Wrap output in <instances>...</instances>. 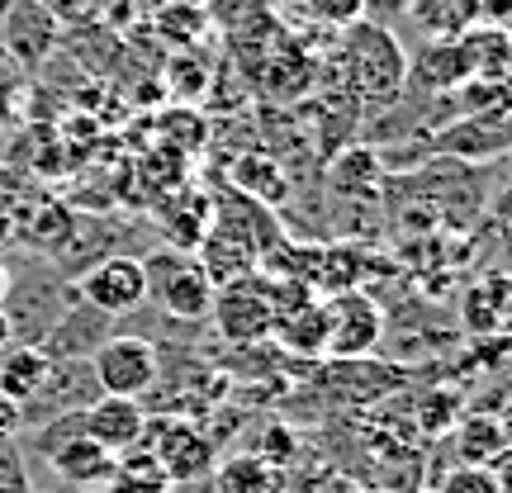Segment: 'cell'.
<instances>
[{
	"mask_svg": "<svg viewBox=\"0 0 512 493\" xmlns=\"http://www.w3.org/2000/svg\"><path fill=\"white\" fill-rule=\"evenodd\" d=\"M209 214H214V204L204 200L200 190H171V204L162 209L166 247L195 252V247H200V238L209 233Z\"/></svg>",
	"mask_w": 512,
	"mask_h": 493,
	"instance_id": "obj_22",
	"label": "cell"
},
{
	"mask_svg": "<svg viewBox=\"0 0 512 493\" xmlns=\"http://www.w3.org/2000/svg\"><path fill=\"white\" fill-rule=\"evenodd\" d=\"M76 299H86L91 309L110 313V318H128L147 304V285H143V256L110 252L100 256L91 271H81L72 280Z\"/></svg>",
	"mask_w": 512,
	"mask_h": 493,
	"instance_id": "obj_8",
	"label": "cell"
},
{
	"mask_svg": "<svg viewBox=\"0 0 512 493\" xmlns=\"http://www.w3.org/2000/svg\"><path fill=\"white\" fill-rule=\"evenodd\" d=\"M337 72L347 81V91L361 100V105H389L399 100L408 86V53L403 43L384 24H370V19H356L347 24V38L337 48Z\"/></svg>",
	"mask_w": 512,
	"mask_h": 493,
	"instance_id": "obj_1",
	"label": "cell"
},
{
	"mask_svg": "<svg viewBox=\"0 0 512 493\" xmlns=\"http://www.w3.org/2000/svg\"><path fill=\"white\" fill-rule=\"evenodd\" d=\"M228 185L242 190L247 200L266 204V209L290 200V176H285V166L275 162L271 152H247V157H238L233 171H228Z\"/></svg>",
	"mask_w": 512,
	"mask_h": 493,
	"instance_id": "obj_19",
	"label": "cell"
},
{
	"mask_svg": "<svg viewBox=\"0 0 512 493\" xmlns=\"http://www.w3.org/2000/svg\"><path fill=\"white\" fill-rule=\"evenodd\" d=\"M323 318H328L323 356H332V361H356V356H375V351H380L384 309L361 285L323 294Z\"/></svg>",
	"mask_w": 512,
	"mask_h": 493,
	"instance_id": "obj_6",
	"label": "cell"
},
{
	"mask_svg": "<svg viewBox=\"0 0 512 493\" xmlns=\"http://www.w3.org/2000/svg\"><path fill=\"white\" fill-rule=\"evenodd\" d=\"M5 280H10V261L0 256V294H5Z\"/></svg>",
	"mask_w": 512,
	"mask_h": 493,
	"instance_id": "obj_35",
	"label": "cell"
},
{
	"mask_svg": "<svg viewBox=\"0 0 512 493\" xmlns=\"http://www.w3.org/2000/svg\"><path fill=\"white\" fill-rule=\"evenodd\" d=\"M456 456L460 465H484V470H503L508 460V422L503 413H460L456 422Z\"/></svg>",
	"mask_w": 512,
	"mask_h": 493,
	"instance_id": "obj_15",
	"label": "cell"
},
{
	"mask_svg": "<svg viewBox=\"0 0 512 493\" xmlns=\"http://www.w3.org/2000/svg\"><path fill=\"white\" fill-rule=\"evenodd\" d=\"M24 432V422H19V403L10 394H0V441H15Z\"/></svg>",
	"mask_w": 512,
	"mask_h": 493,
	"instance_id": "obj_29",
	"label": "cell"
},
{
	"mask_svg": "<svg viewBox=\"0 0 512 493\" xmlns=\"http://www.w3.org/2000/svg\"><path fill=\"white\" fill-rule=\"evenodd\" d=\"M15 124V86L10 81H0V133Z\"/></svg>",
	"mask_w": 512,
	"mask_h": 493,
	"instance_id": "obj_32",
	"label": "cell"
},
{
	"mask_svg": "<svg viewBox=\"0 0 512 493\" xmlns=\"http://www.w3.org/2000/svg\"><path fill=\"white\" fill-rule=\"evenodd\" d=\"M432 147L451 152V157H465V162H498L508 152V124L503 119H460V124L441 128Z\"/></svg>",
	"mask_w": 512,
	"mask_h": 493,
	"instance_id": "obj_16",
	"label": "cell"
},
{
	"mask_svg": "<svg viewBox=\"0 0 512 493\" xmlns=\"http://www.w3.org/2000/svg\"><path fill=\"white\" fill-rule=\"evenodd\" d=\"M456 43H460L470 81H508V29H498V24H470Z\"/></svg>",
	"mask_w": 512,
	"mask_h": 493,
	"instance_id": "obj_20",
	"label": "cell"
},
{
	"mask_svg": "<svg viewBox=\"0 0 512 493\" xmlns=\"http://www.w3.org/2000/svg\"><path fill=\"white\" fill-rule=\"evenodd\" d=\"M271 337L294 356H323V337H328V318H323V299H299L290 309L275 313Z\"/></svg>",
	"mask_w": 512,
	"mask_h": 493,
	"instance_id": "obj_18",
	"label": "cell"
},
{
	"mask_svg": "<svg viewBox=\"0 0 512 493\" xmlns=\"http://www.w3.org/2000/svg\"><path fill=\"white\" fill-rule=\"evenodd\" d=\"M10 342H15V337H10V323H5V313H0V351L10 347Z\"/></svg>",
	"mask_w": 512,
	"mask_h": 493,
	"instance_id": "obj_34",
	"label": "cell"
},
{
	"mask_svg": "<svg viewBox=\"0 0 512 493\" xmlns=\"http://www.w3.org/2000/svg\"><path fill=\"white\" fill-rule=\"evenodd\" d=\"M432 493H508V489H503V475H498V470H484V465H456V470L441 475V484Z\"/></svg>",
	"mask_w": 512,
	"mask_h": 493,
	"instance_id": "obj_26",
	"label": "cell"
},
{
	"mask_svg": "<svg viewBox=\"0 0 512 493\" xmlns=\"http://www.w3.org/2000/svg\"><path fill=\"white\" fill-rule=\"evenodd\" d=\"M209 318H214L223 342H233V347H261V342H271L275 304H271L266 280L242 275V280H228V285H214Z\"/></svg>",
	"mask_w": 512,
	"mask_h": 493,
	"instance_id": "obj_7",
	"label": "cell"
},
{
	"mask_svg": "<svg viewBox=\"0 0 512 493\" xmlns=\"http://www.w3.org/2000/svg\"><path fill=\"white\" fill-rule=\"evenodd\" d=\"M427 493H432V489H427Z\"/></svg>",
	"mask_w": 512,
	"mask_h": 493,
	"instance_id": "obj_36",
	"label": "cell"
},
{
	"mask_svg": "<svg viewBox=\"0 0 512 493\" xmlns=\"http://www.w3.org/2000/svg\"><path fill=\"white\" fill-rule=\"evenodd\" d=\"M223 493H275V465L261 456H233L228 465H214Z\"/></svg>",
	"mask_w": 512,
	"mask_h": 493,
	"instance_id": "obj_25",
	"label": "cell"
},
{
	"mask_svg": "<svg viewBox=\"0 0 512 493\" xmlns=\"http://www.w3.org/2000/svg\"><path fill=\"white\" fill-rule=\"evenodd\" d=\"M508 275L503 271H489L479 275L470 294H465V328L475 332V337H503V323H508Z\"/></svg>",
	"mask_w": 512,
	"mask_h": 493,
	"instance_id": "obj_21",
	"label": "cell"
},
{
	"mask_svg": "<svg viewBox=\"0 0 512 493\" xmlns=\"http://www.w3.org/2000/svg\"><path fill=\"white\" fill-rule=\"evenodd\" d=\"M48 351L29 347V342H10L0 351V394H10L15 403H24L38 389V380L48 375Z\"/></svg>",
	"mask_w": 512,
	"mask_h": 493,
	"instance_id": "obj_23",
	"label": "cell"
},
{
	"mask_svg": "<svg viewBox=\"0 0 512 493\" xmlns=\"http://www.w3.org/2000/svg\"><path fill=\"white\" fill-rule=\"evenodd\" d=\"M57 24L62 19H53L38 0H0V48L24 72L48 62V53L57 48Z\"/></svg>",
	"mask_w": 512,
	"mask_h": 493,
	"instance_id": "obj_10",
	"label": "cell"
},
{
	"mask_svg": "<svg viewBox=\"0 0 512 493\" xmlns=\"http://www.w3.org/2000/svg\"><path fill=\"white\" fill-rule=\"evenodd\" d=\"M370 0H309V10L318 19H328V24H337V29H347V24H356V19L366 15Z\"/></svg>",
	"mask_w": 512,
	"mask_h": 493,
	"instance_id": "obj_27",
	"label": "cell"
},
{
	"mask_svg": "<svg viewBox=\"0 0 512 493\" xmlns=\"http://www.w3.org/2000/svg\"><path fill=\"white\" fill-rule=\"evenodd\" d=\"M460 81H470L465 72V57H460V43L456 38H427L418 53L408 57V81L403 86H413L422 95H451Z\"/></svg>",
	"mask_w": 512,
	"mask_h": 493,
	"instance_id": "obj_14",
	"label": "cell"
},
{
	"mask_svg": "<svg viewBox=\"0 0 512 493\" xmlns=\"http://www.w3.org/2000/svg\"><path fill=\"white\" fill-rule=\"evenodd\" d=\"M119 318H110V313L91 309L86 299H72L67 309H62V318L53 323V332L43 337V351H48V361H86L114 328Z\"/></svg>",
	"mask_w": 512,
	"mask_h": 493,
	"instance_id": "obj_12",
	"label": "cell"
},
{
	"mask_svg": "<svg viewBox=\"0 0 512 493\" xmlns=\"http://www.w3.org/2000/svg\"><path fill=\"white\" fill-rule=\"evenodd\" d=\"M95 399H100V384H95V375H91V361H53L48 375L38 380L34 394L19 403V422H24V432H29L38 422L76 413V408H86V403H95Z\"/></svg>",
	"mask_w": 512,
	"mask_h": 493,
	"instance_id": "obj_9",
	"label": "cell"
},
{
	"mask_svg": "<svg viewBox=\"0 0 512 493\" xmlns=\"http://www.w3.org/2000/svg\"><path fill=\"white\" fill-rule=\"evenodd\" d=\"M81 432L91 441H100L105 451L124 456L133 446H143L147 432V408L143 399H119V394H100L95 403L81 408Z\"/></svg>",
	"mask_w": 512,
	"mask_h": 493,
	"instance_id": "obj_11",
	"label": "cell"
},
{
	"mask_svg": "<svg viewBox=\"0 0 512 493\" xmlns=\"http://www.w3.org/2000/svg\"><path fill=\"white\" fill-rule=\"evenodd\" d=\"M15 200H19V176L0 166V214H5L10 223H15Z\"/></svg>",
	"mask_w": 512,
	"mask_h": 493,
	"instance_id": "obj_30",
	"label": "cell"
},
{
	"mask_svg": "<svg viewBox=\"0 0 512 493\" xmlns=\"http://www.w3.org/2000/svg\"><path fill=\"white\" fill-rule=\"evenodd\" d=\"M10 242H15V223H10V219H5V214H0V252H5Z\"/></svg>",
	"mask_w": 512,
	"mask_h": 493,
	"instance_id": "obj_33",
	"label": "cell"
},
{
	"mask_svg": "<svg viewBox=\"0 0 512 493\" xmlns=\"http://www.w3.org/2000/svg\"><path fill=\"white\" fill-rule=\"evenodd\" d=\"M143 285L147 304L171 318V323H209L214 304V280L204 275L200 256L181 247H157L143 256Z\"/></svg>",
	"mask_w": 512,
	"mask_h": 493,
	"instance_id": "obj_3",
	"label": "cell"
},
{
	"mask_svg": "<svg viewBox=\"0 0 512 493\" xmlns=\"http://www.w3.org/2000/svg\"><path fill=\"white\" fill-rule=\"evenodd\" d=\"M143 446L152 451L157 470L166 475V484H204L219 465V446L214 437L195 427L190 418H147Z\"/></svg>",
	"mask_w": 512,
	"mask_h": 493,
	"instance_id": "obj_5",
	"label": "cell"
},
{
	"mask_svg": "<svg viewBox=\"0 0 512 493\" xmlns=\"http://www.w3.org/2000/svg\"><path fill=\"white\" fill-rule=\"evenodd\" d=\"M408 19L422 29V38H460L475 24L470 0H408Z\"/></svg>",
	"mask_w": 512,
	"mask_h": 493,
	"instance_id": "obj_24",
	"label": "cell"
},
{
	"mask_svg": "<svg viewBox=\"0 0 512 493\" xmlns=\"http://www.w3.org/2000/svg\"><path fill=\"white\" fill-rule=\"evenodd\" d=\"M460 403H456V394H432V399L422 403L418 413H422V427H427V432H432V427H437V432H446V427H451V413H456Z\"/></svg>",
	"mask_w": 512,
	"mask_h": 493,
	"instance_id": "obj_28",
	"label": "cell"
},
{
	"mask_svg": "<svg viewBox=\"0 0 512 493\" xmlns=\"http://www.w3.org/2000/svg\"><path fill=\"white\" fill-rule=\"evenodd\" d=\"M15 266L19 271H10L5 294H0V313H5L15 342L43 347V337L53 332V323L76 299V290H72V280H62V275L34 252H24V261H15Z\"/></svg>",
	"mask_w": 512,
	"mask_h": 493,
	"instance_id": "obj_2",
	"label": "cell"
},
{
	"mask_svg": "<svg viewBox=\"0 0 512 493\" xmlns=\"http://www.w3.org/2000/svg\"><path fill=\"white\" fill-rule=\"evenodd\" d=\"M394 384H403V370L384 366L375 356H356V361H337L328 370V389L347 403H375L380 394H389Z\"/></svg>",
	"mask_w": 512,
	"mask_h": 493,
	"instance_id": "obj_17",
	"label": "cell"
},
{
	"mask_svg": "<svg viewBox=\"0 0 512 493\" xmlns=\"http://www.w3.org/2000/svg\"><path fill=\"white\" fill-rule=\"evenodd\" d=\"M38 5H43L53 19H81L91 10V0H38Z\"/></svg>",
	"mask_w": 512,
	"mask_h": 493,
	"instance_id": "obj_31",
	"label": "cell"
},
{
	"mask_svg": "<svg viewBox=\"0 0 512 493\" xmlns=\"http://www.w3.org/2000/svg\"><path fill=\"white\" fill-rule=\"evenodd\" d=\"M48 465H53V475L67 484V489H105L114 479V451H105L100 441H91L86 432H76V437H67L62 446H53L48 451Z\"/></svg>",
	"mask_w": 512,
	"mask_h": 493,
	"instance_id": "obj_13",
	"label": "cell"
},
{
	"mask_svg": "<svg viewBox=\"0 0 512 493\" xmlns=\"http://www.w3.org/2000/svg\"><path fill=\"white\" fill-rule=\"evenodd\" d=\"M86 361L100 394H119V399H143L162 380V356L143 332H110Z\"/></svg>",
	"mask_w": 512,
	"mask_h": 493,
	"instance_id": "obj_4",
	"label": "cell"
}]
</instances>
